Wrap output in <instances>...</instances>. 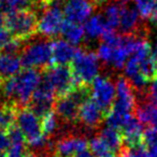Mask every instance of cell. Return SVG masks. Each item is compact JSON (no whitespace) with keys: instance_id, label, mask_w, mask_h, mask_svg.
Returning a JSON list of instances; mask_svg holds the SVG:
<instances>
[{"instance_id":"cell-1","label":"cell","mask_w":157,"mask_h":157,"mask_svg":"<svg viewBox=\"0 0 157 157\" xmlns=\"http://www.w3.org/2000/svg\"><path fill=\"white\" fill-rule=\"evenodd\" d=\"M42 82V73L39 69L25 68L13 78L6 80L2 90L6 97L13 99L14 102L22 108L28 105L36 92Z\"/></svg>"},{"instance_id":"cell-2","label":"cell","mask_w":157,"mask_h":157,"mask_svg":"<svg viewBox=\"0 0 157 157\" xmlns=\"http://www.w3.org/2000/svg\"><path fill=\"white\" fill-rule=\"evenodd\" d=\"M70 68L78 85L90 86L95 78L99 76L100 60L97 53L78 48L73 60L70 63Z\"/></svg>"},{"instance_id":"cell-3","label":"cell","mask_w":157,"mask_h":157,"mask_svg":"<svg viewBox=\"0 0 157 157\" xmlns=\"http://www.w3.org/2000/svg\"><path fill=\"white\" fill-rule=\"evenodd\" d=\"M5 25L14 38L24 41L38 33V17L33 10H21L6 14Z\"/></svg>"},{"instance_id":"cell-4","label":"cell","mask_w":157,"mask_h":157,"mask_svg":"<svg viewBox=\"0 0 157 157\" xmlns=\"http://www.w3.org/2000/svg\"><path fill=\"white\" fill-rule=\"evenodd\" d=\"M21 59L25 68L46 69L52 65V41L42 39L25 45Z\"/></svg>"},{"instance_id":"cell-5","label":"cell","mask_w":157,"mask_h":157,"mask_svg":"<svg viewBox=\"0 0 157 157\" xmlns=\"http://www.w3.org/2000/svg\"><path fill=\"white\" fill-rule=\"evenodd\" d=\"M43 81L53 88L56 97L69 95L78 86L70 66L48 67L43 72Z\"/></svg>"},{"instance_id":"cell-6","label":"cell","mask_w":157,"mask_h":157,"mask_svg":"<svg viewBox=\"0 0 157 157\" xmlns=\"http://www.w3.org/2000/svg\"><path fill=\"white\" fill-rule=\"evenodd\" d=\"M63 22L65 15L60 2L59 0L54 1L43 9L38 21V33L45 38H56L60 35Z\"/></svg>"},{"instance_id":"cell-7","label":"cell","mask_w":157,"mask_h":157,"mask_svg":"<svg viewBox=\"0 0 157 157\" xmlns=\"http://www.w3.org/2000/svg\"><path fill=\"white\" fill-rule=\"evenodd\" d=\"M90 97L96 101L107 116L115 101V84L108 76H97L90 85Z\"/></svg>"},{"instance_id":"cell-8","label":"cell","mask_w":157,"mask_h":157,"mask_svg":"<svg viewBox=\"0 0 157 157\" xmlns=\"http://www.w3.org/2000/svg\"><path fill=\"white\" fill-rule=\"evenodd\" d=\"M116 97L112 110L123 114L135 113L137 107L136 90L132 87L128 78L125 76H118L116 81Z\"/></svg>"},{"instance_id":"cell-9","label":"cell","mask_w":157,"mask_h":157,"mask_svg":"<svg viewBox=\"0 0 157 157\" xmlns=\"http://www.w3.org/2000/svg\"><path fill=\"white\" fill-rule=\"evenodd\" d=\"M56 98V94L53 88L42 80L39 87L33 93L28 108L39 117L42 118L54 110Z\"/></svg>"},{"instance_id":"cell-10","label":"cell","mask_w":157,"mask_h":157,"mask_svg":"<svg viewBox=\"0 0 157 157\" xmlns=\"http://www.w3.org/2000/svg\"><path fill=\"white\" fill-rule=\"evenodd\" d=\"M97 7L98 3L96 0H66L63 11L67 21L81 24L90 17Z\"/></svg>"},{"instance_id":"cell-11","label":"cell","mask_w":157,"mask_h":157,"mask_svg":"<svg viewBox=\"0 0 157 157\" xmlns=\"http://www.w3.org/2000/svg\"><path fill=\"white\" fill-rule=\"evenodd\" d=\"M105 121V113L92 97L81 103L78 110V122L86 129L95 130L99 128Z\"/></svg>"},{"instance_id":"cell-12","label":"cell","mask_w":157,"mask_h":157,"mask_svg":"<svg viewBox=\"0 0 157 157\" xmlns=\"http://www.w3.org/2000/svg\"><path fill=\"white\" fill-rule=\"evenodd\" d=\"M88 148V141L84 137L73 135L63 136L55 143V157H75L78 153Z\"/></svg>"},{"instance_id":"cell-13","label":"cell","mask_w":157,"mask_h":157,"mask_svg":"<svg viewBox=\"0 0 157 157\" xmlns=\"http://www.w3.org/2000/svg\"><path fill=\"white\" fill-rule=\"evenodd\" d=\"M141 16L137 8L128 5H121V16L118 29L122 35H139L141 31Z\"/></svg>"},{"instance_id":"cell-14","label":"cell","mask_w":157,"mask_h":157,"mask_svg":"<svg viewBox=\"0 0 157 157\" xmlns=\"http://www.w3.org/2000/svg\"><path fill=\"white\" fill-rule=\"evenodd\" d=\"M78 48L65 39L52 40V65L69 66L76 54Z\"/></svg>"},{"instance_id":"cell-15","label":"cell","mask_w":157,"mask_h":157,"mask_svg":"<svg viewBox=\"0 0 157 157\" xmlns=\"http://www.w3.org/2000/svg\"><path fill=\"white\" fill-rule=\"evenodd\" d=\"M121 132L123 135L124 140V146L127 147H135L144 144L143 142V125L139 122L135 115H132L127 123L124 125Z\"/></svg>"},{"instance_id":"cell-16","label":"cell","mask_w":157,"mask_h":157,"mask_svg":"<svg viewBox=\"0 0 157 157\" xmlns=\"http://www.w3.org/2000/svg\"><path fill=\"white\" fill-rule=\"evenodd\" d=\"M135 116L142 125L157 129V105L147 100H141L137 103Z\"/></svg>"},{"instance_id":"cell-17","label":"cell","mask_w":157,"mask_h":157,"mask_svg":"<svg viewBox=\"0 0 157 157\" xmlns=\"http://www.w3.org/2000/svg\"><path fill=\"white\" fill-rule=\"evenodd\" d=\"M23 63L21 56L8 53H0V76L2 78H13L22 71Z\"/></svg>"},{"instance_id":"cell-18","label":"cell","mask_w":157,"mask_h":157,"mask_svg":"<svg viewBox=\"0 0 157 157\" xmlns=\"http://www.w3.org/2000/svg\"><path fill=\"white\" fill-rule=\"evenodd\" d=\"M108 28L109 27L105 24L102 14H95L92 17L88 18L85 22V25H84V31H85L86 39L96 40L98 38H102L103 33L107 31Z\"/></svg>"},{"instance_id":"cell-19","label":"cell","mask_w":157,"mask_h":157,"mask_svg":"<svg viewBox=\"0 0 157 157\" xmlns=\"http://www.w3.org/2000/svg\"><path fill=\"white\" fill-rule=\"evenodd\" d=\"M99 137L102 139V141L110 147V150L115 154H118L124 146V140L121 130L113 127L107 126L102 128L99 133Z\"/></svg>"},{"instance_id":"cell-20","label":"cell","mask_w":157,"mask_h":157,"mask_svg":"<svg viewBox=\"0 0 157 157\" xmlns=\"http://www.w3.org/2000/svg\"><path fill=\"white\" fill-rule=\"evenodd\" d=\"M60 35L63 36L66 41L70 42L73 45H78L83 41L84 37H85V31H84V27L81 24H76V23H72L65 20L63 27H61Z\"/></svg>"},{"instance_id":"cell-21","label":"cell","mask_w":157,"mask_h":157,"mask_svg":"<svg viewBox=\"0 0 157 157\" xmlns=\"http://www.w3.org/2000/svg\"><path fill=\"white\" fill-rule=\"evenodd\" d=\"M39 7V0H0V10L6 14L21 10H33V8Z\"/></svg>"},{"instance_id":"cell-22","label":"cell","mask_w":157,"mask_h":157,"mask_svg":"<svg viewBox=\"0 0 157 157\" xmlns=\"http://www.w3.org/2000/svg\"><path fill=\"white\" fill-rule=\"evenodd\" d=\"M102 16L105 22L109 28L115 30L120 26V16H121V5L120 3L108 1L105 6Z\"/></svg>"},{"instance_id":"cell-23","label":"cell","mask_w":157,"mask_h":157,"mask_svg":"<svg viewBox=\"0 0 157 157\" xmlns=\"http://www.w3.org/2000/svg\"><path fill=\"white\" fill-rule=\"evenodd\" d=\"M59 117L56 115V113L53 110L48 114H46L44 117H42V129H43V133L46 137L51 138L55 136L57 132H59Z\"/></svg>"},{"instance_id":"cell-24","label":"cell","mask_w":157,"mask_h":157,"mask_svg":"<svg viewBox=\"0 0 157 157\" xmlns=\"http://www.w3.org/2000/svg\"><path fill=\"white\" fill-rule=\"evenodd\" d=\"M17 110L8 105H0V129L8 130L14 125Z\"/></svg>"},{"instance_id":"cell-25","label":"cell","mask_w":157,"mask_h":157,"mask_svg":"<svg viewBox=\"0 0 157 157\" xmlns=\"http://www.w3.org/2000/svg\"><path fill=\"white\" fill-rule=\"evenodd\" d=\"M88 148L96 157H115V153H113L110 147L102 141L100 137H95L88 142Z\"/></svg>"},{"instance_id":"cell-26","label":"cell","mask_w":157,"mask_h":157,"mask_svg":"<svg viewBox=\"0 0 157 157\" xmlns=\"http://www.w3.org/2000/svg\"><path fill=\"white\" fill-rule=\"evenodd\" d=\"M157 0H136V8L142 20L151 18Z\"/></svg>"},{"instance_id":"cell-27","label":"cell","mask_w":157,"mask_h":157,"mask_svg":"<svg viewBox=\"0 0 157 157\" xmlns=\"http://www.w3.org/2000/svg\"><path fill=\"white\" fill-rule=\"evenodd\" d=\"M97 56L103 65L111 66L114 56V46L107 42H101L97 50Z\"/></svg>"},{"instance_id":"cell-28","label":"cell","mask_w":157,"mask_h":157,"mask_svg":"<svg viewBox=\"0 0 157 157\" xmlns=\"http://www.w3.org/2000/svg\"><path fill=\"white\" fill-rule=\"evenodd\" d=\"M120 157H148L147 156V148L144 144L135 147H127L123 146L121 152L118 153Z\"/></svg>"},{"instance_id":"cell-29","label":"cell","mask_w":157,"mask_h":157,"mask_svg":"<svg viewBox=\"0 0 157 157\" xmlns=\"http://www.w3.org/2000/svg\"><path fill=\"white\" fill-rule=\"evenodd\" d=\"M24 40L17 39V38H12L7 45L3 48V50L1 51L2 53H8V54L12 55H17V53L22 52L24 48Z\"/></svg>"},{"instance_id":"cell-30","label":"cell","mask_w":157,"mask_h":157,"mask_svg":"<svg viewBox=\"0 0 157 157\" xmlns=\"http://www.w3.org/2000/svg\"><path fill=\"white\" fill-rule=\"evenodd\" d=\"M143 99L157 105V76L153 81L150 82V84L147 86V90L145 92V95H144V97L141 100H143Z\"/></svg>"},{"instance_id":"cell-31","label":"cell","mask_w":157,"mask_h":157,"mask_svg":"<svg viewBox=\"0 0 157 157\" xmlns=\"http://www.w3.org/2000/svg\"><path fill=\"white\" fill-rule=\"evenodd\" d=\"M10 138L8 130L0 129V157H6L8 148L10 147Z\"/></svg>"},{"instance_id":"cell-32","label":"cell","mask_w":157,"mask_h":157,"mask_svg":"<svg viewBox=\"0 0 157 157\" xmlns=\"http://www.w3.org/2000/svg\"><path fill=\"white\" fill-rule=\"evenodd\" d=\"M12 39V35L7 27H0V51H2L3 48L8 44V42Z\"/></svg>"},{"instance_id":"cell-33","label":"cell","mask_w":157,"mask_h":157,"mask_svg":"<svg viewBox=\"0 0 157 157\" xmlns=\"http://www.w3.org/2000/svg\"><path fill=\"white\" fill-rule=\"evenodd\" d=\"M147 148V156L148 157H157V142L152 145L146 146Z\"/></svg>"},{"instance_id":"cell-34","label":"cell","mask_w":157,"mask_h":157,"mask_svg":"<svg viewBox=\"0 0 157 157\" xmlns=\"http://www.w3.org/2000/svg\"><path fill=\"white\" fill-rule=\"evenodd\" d=\"M75 157H96L94 154H93L92 152H90V148H86V150L82 151L81 153H78V155H76Z\"/></svg>"},{"instance_id":"cell-35","label":"cell","mask_w":157,"mask_h":157,"mask_svg":"<svg viewBox=\"0 0 157 157\" xmlns=\"http://www.w3.org/2000/svg\"><path fill=\"white\" fill-rule=\"evenodd\" d=\"M25 157H54L52 155L48 154H39V153H27V155Z\"/></svg>"},{"instance_id":"cell-36","label":"cell","mask_w":157,"mask_h":157,"mask_svg":"<svg viewBox=\"0 0 157 157\" xmlns=\"http://www.w3.org/2000/svg\"><path fill=\"white\" fill-rule=\"evenodd\" d=\"M54 1H58V0H39V2H40V8H41V9L43 10L44 8L48 7V5H51V3L54 2Z\"/></svg>"},{"instance_id":"cell-37","label":"cell","mask_w":157,"mask_h":157,"mask_svg":"<svg viewBox=\"0 0 157 157\" xmlns=\"http://www.w3.org/2000/svg\"><path fill=\"white\" fill-rule=\"evenodd\" d=\"M6 24V13L0 10V27H2Z\"/></svg>"},{"instance_id":"cell-38","label":"cell","mask_w":157,"mask_h":157,"mask_svg":"<svg viewBox=\"0 0 157 157\" xmlns=\"http://www.w3.org/2000/svg\"><path fill=\"white\" fill-rule=\"evenodd\" d=\"M150 20L154 23H157V3H156V7H155L154 12H153V14H152V16H151Z\"/></svg>"},{"instance_id":"cell-39","label":"cell","mask_w":157,"mask_h":157,"mask_svg":"<svg viewBox=\"0 0 157 157\" xmlns=\"http://www.w3.org/2000/svg\"><path fill=\"white\" fill-rule=\"evenodd\" d=\"M114 1H116V2L120 3V5H127V3L132 1V0H114Z\"/></svg>"},{"instance_id":"cell-40","label":"cell","mask_w":157,"mask_h":157,"mask_svg":"<svg viewBox=\"0 0 157 157\" xmlns=\"http://www.w3.org/2000/svg\"><path fill=\"white\" fill-rule=\"evenodd\" d=\"M153 57H154L155 61L157 63V40H156V44H155V50H154V54H153Z\"/></svg>"},{"instance_id":"cell-41","label":"cell","mask_w":157,"mask_h":157,"mask_svg":"<svg viewBox=\"0 0 157 157\" xmlns=\"http://www.w3.org/2000/svg\"><path fill=\"white\" fill-rule=\"evenodd\" d=\"M96 1H97V3H98V5H101V3H105L107 0H96Z\"/></svg>"},{"instance_id":"cell-42","label":"cell","mask_w":157,"mask_h":157,"mask_svg":"<svg viewBox=\"0 0 157 157\" xmlns=\"http://www.w3.org/2000/svg\"><path fill=\"white\" fill-rule=\"evenodd\" d=\"M1 78H1V76H0V84H1Z\"/></svg>"}]
</instances>
